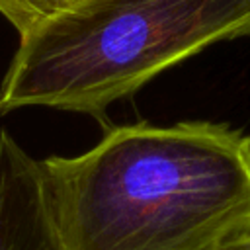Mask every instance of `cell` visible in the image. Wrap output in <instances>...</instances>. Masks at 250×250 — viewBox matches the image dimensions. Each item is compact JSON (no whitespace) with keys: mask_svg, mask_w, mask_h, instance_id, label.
<instances>
[{"mask_svg":"<svg viewBox=\"0 0 250 250\" xmlns=\"http://www.w3.org/2000/svg\"><path fill=\"white\" fill-rule=\"evenodd\" d=\"M41 168L61 250H227L250 236V135L229 123L119 125Z\"/></svg>","mask_w":250,"mask_h":250,"instance_id":"cell-1","label":"cell"},{"mask_svg":"<svg viewBox=\"0 0 250 250\" xmlns=\"http://www.w3.org/2000/svg\"><path fill=\"white\" fill-rule=\"evenodd\" d=\"M250 37V0H88L20 39L0 115L53 107L100 117L209 45Z\"/></svg>","mask_w":250,"mask_h":250,"instance_id":"cell-2","label":"cell"},{"mask_svg":"<svg viewBox=\"0 0 250 250\" xmlns=\"http://www.w3.org/2000/svg\"><path fill=\"white\" fill-rule=\"evenodd\" d=\"M0 250H61L41 160L0 131Z\"/></svg>","mask_w":250,"mask_h":250,"instance_id":"cell-3","label":"cell"},{"mask_svg":"<svg viewBox=\"0 0 250 250\" xmlns=\"http://www.w3.org/2000/svg\"><path fill=\"white\" fill-rule=\"evenodd\" d=\"M84 2L88 0H0V16L21 39L43 23L82 6Z\"/></svg>","mask_w":250,"mask_h":250,"instance_id":"cell-4","label":"cell"},{"mask_svg":"<svg viewBox=\"0 0 250 250\" xmlns=\"http://www.w3.org/2000/svg\"><path fill=\"white\" fill-rule=\"evenodd\" d=\"M227 250H250V236L240 240V242H236V244H232V246H229Z\"/></svg>","mask_w":250,"mask_h":250,"instance_id":"cell-5","label":"cell"}]
</instances>
